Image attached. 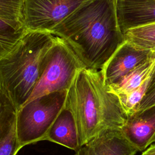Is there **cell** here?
Returning <instances> with one entry per match:
<instances>
[{
	"label": "cell",
	"instance_id": "6da1fadb",
	"mask_svg": "<svg viewBox=\"0 0 155 155\" xmlns=\"http://www.w3.org/2000/svg\"><path fill=\"white\" fill-rule=\"evenodd\" d=\"M117 0H85L51 33L72 48L86 68L101 70L125 40Z\"/></svg>",
	"mask_w": 155,
	"mask_h": 155
},
{
	"label": "cell",
	"instance_id": "7a4b0ae2",
	"mask_svg": "<svg viewBox=\"0 0 155 155\" xmlns=\"http://www.w3.org/2000/svg\"><path fill=\"white\" fill-rule=\"evenodd\" d=\"M65 106L74 118L81 147L105 130H121L127 118L119 97L105 85L100 70L85 68L78 73Z\"/></svg>",
	"mask_w": 155,
	"mask_h": 155
},
{
	"label": "cell",
	"instance_id": "3957f363",
	"mask_svg": "<svg viewBox=\"0 0 155 155\" xmlns=\"http://www.w3.org/2000/svg\"><path fill=\"white\" fill-rule=\"evenodd\" d=\"M55 38L50 31L27 30L0 59V84L17 110L25 104L36 85L43 58Z\"/></svg>",
	"mask_w": 155,
	"mask_h": 155
},
{
	"label": "cell",
	"instance_id": "277c9868",
	"mask_svg": "<svg viewBox=\"0 0 155 155\" xmlns=\"http://www.w3.org/2000/svg\"><path fill=\"white\" fill-rule=\"evenodd\" d=\"M68 91L50 93L23 105L17 111L15 127L22 148L45 140L52 124L65 106Z\"/></svg>",
	"mask_w": 155,
	"mask_h": 155
},
{
	"label": "cell",
	"instance_id": "5b68a950",
	"mask_svg": "<svg viewBox=\"0 0 155 155\" xmlns=\"http://www.w3.org/2000/svg\"><path fill=\"white\" fill-rule=\"evenodd\" d=\"M85 68L68 44L56 36L43 58L39 79L25 103L50 93L68 91L78 73Z\"/></svg>",
	"mask_w": 155,
	"mask_h": 155
},
{
	"label": "cell",
	"instance_id": "8992f818",
	"mask_svg": "<svg viewBox=\"0 0 155 155\" xmlns=\"http://www.w3.org/2000/svg\"><path fill=\"white\" fill-rule=\"evenodd\" d=\"M22 1L25 28L51 32L85 0Z\"/></svg>",
	"mask_w": 155,
	"mask_h": 155
},
{
	"label": "cell",
	"instance_id": "52a82bcc",
	"mask_svg": "<svg viewBox=\"0 0 155 155\" xmlns=\"http://www.w3.org/2000/svg\"><path fill=\"white\" fill-rule=\"evenodd\" d=\"M155 54V50L139 47L125 39L100 70L108 87L116 84L127 74Z\"/></svg>",
	"mask_w": 155,
	"mask_h": 155
},
{
	"label": "cell",
	"instance_id": "ba28073f",
	"mask_svg": "<svg viewBox=\"0 0 155 155\" xmlns=\"http://www.w3.org/2000/svg\"><path fill=\"white\" fill-rule=\"evenodd\" d=\"M121 131L138 151L146 150L155 142V105L127 116Z\"/></svg>",
	"mask_w": 155,
	"mask_h": 155
},
{
	"label": "cell",
	"instance_id": "9c48e42d",
	"mask_svg": "<svg viewBox=\"0 0 155 155\" xmlns=\"http://www.w3.org/2000/svg\"><path fill=\"white\" fill-rule=\"evenodd\" d=\"M117 14L123 33L155 22V0H117Z\"/></svg>",
	"mask_w": 155,
	"mask_h": 155
},
{
	"label": "cell",
	"instance_id": "30bf717a",
	"mask_svg": "<svg viewBox=\"0 0 155 155\" xmlns=\"http://www.w3.org/2000/svg\"><path fill=\"white\" fill-rule=\"evenodd\" d=\"M84 146L89 155H135L138 152L118 129L105 130Z\"/></svg>",
	"mask_w": 155,
	"mask_h": 155
},
{
	"label": "cell",
	"instance_id": "8fae6325",
	"mask_svg": "<svg viewBox=\"0 0 155 155\" xmlns=\"http://www.w3.org/2000/svg\"><path fill=\"white\" fill-rule=\"evenodd\" d=\"M45 140L76 151L81 147L76 124L71 111L66 106L50 127Z\"/></svg>",
	"mask_w": 155,
	"mask_h": 155
},
{
	"label": "cell",
	"instance_id": "7c38bea8",
	"mask_svg": "<svg viewBox=\"0 0 155 155\" xmlns=\"http://www.w3.org/2000/svg\"><path fill=\"white\" fill-rule=\"evenodd\" d=\"M155 70V54L139 65L118 82L108 87L109 90L118 97L127 95L137 88Z\"/></svg>",
	"mask_w": 155,
	"mask_h": 155
},
{
	"label": "cell",
	"instance_id": "4fadbf2b",
	"mask_svg": "<svg viewBox=\"0 0 155 155\" xmlns=\"http://www.w3.org/2000/svg\"><path fill=\"white\" fill-rule=\"evenodd\" d=\"M17 108L0 84V142L16 122Z\"/></svg>",
	"mask_w": 155,
	"mask_h": 155
},
{
	"label": "cell",
	"instance_id": "5bb4252c",
	"mask_svg": "<svg viewBox=\"0 0 155 155\" xmlns=\"http://www.w3.org/2000/svg\"><path fill=\"white\" fill-rule=\"evenodd\" d=\"M124 38L135 45L155 50V22L131 28L124 33Z\"/></svg>",
	"mask_w": 155,
	"mask_h": 155
},
{
	"label": "cell",
	"instance_id": "9a60e30c",
	"mask_svg": "<svg viewBox=\"0 0 155 155\" xmlns=\"http://www.w3.org/2000/svg\"><path fill=\"white\" fill-rule=\"evenodd\" d=\"M27 30L0 19V59L8 53Z\"/></svg>",
	"mask_w": 155,
	"mask_h": 155
},
{
	"label": "cell",
	"instance_id": "2e32d148",
	"mask_svg": "<svg viewBox=\"0 0 155 155\" xmlns=\"http://www.w3.org/2000/svg\"><path fill=\"white\" fill-rule=\"evenodd\" d=\"M0 19L24 27L22 0H0Z\"/></svg>",
	"mask_w": 155,
	"mask_h": 155
},
{
	"label": "cell",
	"instance_id": "e0dca14e",
	"mask_svg": "<svg viewBox=\"0 0 155 155\" xmlns=\"http://www.w3.org/2000/svg\"><path fill=\"white\" fill-rule=\"evenodd\" d=\"M21 148L17 139L15 123L8 134L0 142V155H16Z\"/></svg>",
	"mask_w": 155,
	"mask_h": 155
},
{
	"label": "cell",
	"instance_id": "ac0fdd59",
	"mask_svg": "<svg viewBox=\"0 0 155 155\" xmlns=\"http://www.w3.org/2000/svg\"><path fill=\"white\" fill-rule=\"evenodd\" d=\"M155 105V70L151 78L147 90L140 102L137 111L148 108Z\"/></svg>",
	"mask_w": 155,
	"mask_h": 155
},
{
	"label": "cell",
	"instance_id": "d6986e66",
	"mask_svg": "<svg viewBox=\"0 0 155 155\" xmlns=\"http://www.w3.org/2000/svg\"><path fill=\"white\" fill-rule=\"evenodd\" d=\"M140 155H155V142L151 144Z\"/></svg>",
	"mask_w": 155,
	"mask_h": 155
},
{
	"label": "cell",
	"instance_id": "ffe728a7",
	"mask_svg": "<svg viewBox=\"0 0 155 155\" xmlns=\"http://www.w3.org/2000/svg\"><path fill=\"white\" fill-rule=\"evenodd\" d=\"M74 155H89V154L86 147L85 146H82L78 150L75 151Z\"/></svg>",
	"mask_w": 155,
	"mask_h": 155
}]
</instances>
